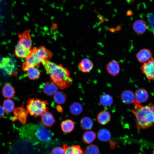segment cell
<instances>
[{"mask_svg":"<svg viewBox=\"0 0 154 154\" xmlns=\"http://www.w3.org/2000/svg\"><path fill=\"white\" fill-rule=\"evenodd\" d=\"M19 134L23 139L36 144L48 145L52 140L51 132L42 123L25 124L20 128Z\"/></svg>","mask_w":154,"mask_h":154,"instance_id":"cell-1","label":"cell"},{"mask_svg":"<svg viewBox=\"0 0 154 154\" xmlns=\"http://www.w3.org/2000/svg\"><path fill=\"white\" fill-rule=\"evenodd\" d=\"M46 72L49 74L52 82L61 89L69 87L72 84L68 70L61 65L57 64L45 60L42 62Z\"/></svg>","mask_w":154,"mask_h":154,"instance_id":"cell-2","label":"cell"},{"mask_svg":"<svg viewBox=\"0 0 154 154\" xmlns=\"http://www.w3.org/2000/svg\"><path fill=\"white\" fill-rule=\"evenodd\" d=\"M133 104L134 108L130 111L134 116L137 128L144 129L151 127L154 123V105L151 103L143 106L135 101Z\"/></svg>","mask_w":154,"mask_h":154,"instance_id":"cell-3","label":"cell"},{"mask_svg":"<svg viewBox=\"0 0 154 154\" xmlns=\"http://www.w3.org/2000/svg\"><path fill=\"white\" fill-rule=\"evenodd\" d=\"M52 56L50 51L43 46L35 48L31 50L29 56L26 58L22 69L26 72L28 68L35 67L44 60H48Z\"/></svg>","mask_w":154,"mask_h":154,"instance_id":"cell-4","label":"cell"},{"mask_svg":"<svg viewBox=\"0 0 154 154\" xmlns=\"http://www.w3.org/2000/svg\"><path fill=\"white\" fill-rule=\"evenodd\" d=\"M48 104L46 101L30 98L27 102L26 107L30 114L36 118L48 111V109L47 106Z\"/></svg>","mask_w":154,"mask_h":154,"instance_id":"cell-5","label":"cell"},{"mask_svg":"<svg viewBox=\"0 0 154 154\" xmlns=\"http://www.w3.org/2000/svg\"><path fill=\"white\" fill-rule=\"evenodd\" d=\"M0 70L9 76L15 75L17 70L15 60L10 56L2 58L0 61Z\"/></svg>","mask_w":154,"mask_h":154,"instance_id":"cell-6","label":"cell"},{"mask_svg":"<svg viewBox=\"0 0 154 154\" xmlns=\"http://www.w3.org/2000/svg\"><path fill=\"white\" fill-rule=\"evenodd\" d=\"M19 37V40L17 45L23 49L31 51L32 41L29 31H26L20 34Z\"/></svg>","mask_w":154,"mask_h":154,"instance_id":"cell-7","label":"cell"},{"mask_svg":"<svg viewBox=\"0 0 154 154\" xmlns=\"http://www.w3.org/2000/svg\"><path fill=\"white\" fill-rule=\"evenodd\" d=\"M141 68L142 72L147 78L154 82V58L143 63Z\"/></svg>","mask_w":154,"mask_h":154,"instance_id":"cell-8","label":"cell"},{"mask_svg":"<svg viewBox=\"0 0 154 154\" xmlns=\"http://www.w3.org/2000/svg\"><path fill=\"white\" fill-rule=\"evenodd\" d=\"M40 88L45 94L49 96L54 95L57 92V86L52 82H46L40 86Z\"/></svg>","mask_w":154,"mask_h":154,"instance_id":"cell-9","label":"cell"},{"mask_svg":"<svg viewBox=\"0 0 154 154\" xmlns=\"http://www.w3.org/2000/svg\"><path fill=\"white\" fill-rule=\"evenodd\" d=\"M28 114L27 110L23 106L16 108L14 111V114L15 117L23 124H25L26 122Z\"/></svg>","mask_w":154,"mask_h":154,"instance_id":"cell-10","label":"cell"},{"mask_svg":"<svg viewBox=\"0 0 154 154\" xmlns=\"http://www.w3.org/2000/svg\"><path fill=\"white\" fill-rule=\"evenodd\" d=\"M106 69L108 72L111 75L116 76L120 71L119 64L116 60H111L106 64Z\"/></svg>","mask_w":154,"mask_h":154,"instance_id":"cell-11","label":"cell"},{"mask_svg":"<svg viewBox=\"0 0 154 154\" xmlns=\"http://www.w3.org/2000/svg\"><path fill=\"white\" fill-rule=\"evenodd\" d=\"M134 94L135 102L140 104L146 102L149 97L147 91L143 88H140L137 90Z\"/></svg>","mask_w":154,"mask_h":154,"instance_id":"cell-12","label":"cell"},{"mask_svg":"<svg viewBox=\"0 0 154 154\" xmlns=\"http://www.w3.org/2000/svg\"><path fill=\"white\" fill-rule=\"evenodd\" d=\"M120 99L122 102L125 104H133L135 101L134 93L129 90L122 92L121 94Z\"/></svg>","mask_w":154,"mask_h":154,"instance_id":"cell-13","label":"cell"},{"mask_svg":"<svg viewBox=\"0 0 154 154\" xmlns=\"http://www.w3.org/2000/svg\"><path fill=\"white\" fill-rule=\"evenodd\" d=\"M152 56V52L149 49L144 48L137 53L136 57L138 61L143 63L150 60Z\"/></svg>","mask_w":154,"mask_h":154,"instance_id":"cell-14","label":"cell"},{"mask_svg":"<svg viewBox=\"0 0 154 154\" xmlns=\"http://www.w3.org/2000/svg\"><path fill=\"white\" fill-rule=\"evenodd\" d=\"M78 67L80 70L83 73L90 72L93 69L94 64L89 59L84 58L82 59L78 64Z\"/></svg>","mask_w":154,"mask_h":154,"instance_id":"cell-15","label":"cell"},{"mask_svg":"<svg viewBox=\"0 0 154 154\" xmlns=\"http://www.w3.org/2000/svg\"><path fill=\"white\" fill-rule=\"evenodd\" d=\"M41 121L44 125L48 127H51L55 123V120L53 115L48 111L41 116Z\"/></svg>","mask_w":154,"mask_h":154,"instance_id":"cell-16","label":"cell"},{"mask_svg":"<svg viewBox=\"0 0 154 154\" xmlns=\"http://www.w3.org/2000/svg\"><path fill=\"white\" fill-rule=\"evenodd\" d=\"M111 116L110 113L107 111H102L98 114L97 119L98 123L101 125H105L110 121Z\"/></svg>","mask_w":154,"mask_h":154,"instance_id":"cell-17","label":"cell"},{"mask_svg":"<svg viewBox=\"0 0 154 154\" xmlns=\"http://www.w3.org/2000/svg\"><path fill=\"white\" fill-rule=\"evenodd\" d=\"M65 154H84V152L79 145L69 146L64 144L63 146Z\"/></svg>","mask_w":154,"mask_h":154,"instance_id":"cell-18","label":"cell"},{"mask_svg":"<svg viewBox=\"0 0 154 154\" xmlns=\"http://www.w3.org/2000/svg\"><path fill=\"white\" fill-rule=\"evenodd\" d=\"M133 27L134 31L138 34L144 33L147 29V24L141 20H138L135 22Z\"/></svg>","mask_w":154,"mask_h":154,"instance_id":"cell-19","label":"cell"},{"mask_svg":"<svg viewBox=\"0 0 154 154\" xmlns=\"http://www.w3.org/2000/svg\"><path fill=\"white\" fill-rule=\"evenodd\" d=\"M2 92L3 96L7 98H13L15 93L13 87L9 84H6L4 86L2 89Z\"/></svg>","mask_w":154,"mask_h":154,"instance_id":"cell-20","label":"cell"},{"mask_svg":"<svg viewBox=\"0 0 154 154\" xmlns=\"http://www.w3.org/2000/svg\"><path fill=\"white\" fill-rule=\"evenodd\" d=\"M80 125L82 129L84 130H88L93 127V122L92 119L89 117H84L81 119Z\"/></svg>","mask_w":154,"mask_h":154,"instance_id":"cell-21","label":"cell"},{"mask_svg":"<svg viewBox=\"0 0 154 154\" xmlns=\"http://www.w3.org/2000/svg\"><path fill=\"white\" fill-rule=\"evenodd\" d=\"M61 127L62 131L66 133L71 132L74 129V124L71 120L67 119L62 121Z\"/></svg>","mask_w":154,"mask_h":154,"instance_id":"cell-22","label":"cell"},{"mask_svg":"<svg viewBox=\"0 0 154 154\" xmlns=\"http://www.w3.org/2000/svg\"><path fill=\"white\" fill-rule=\"evenodd\" d=\"M26 72L29 78L31 80L38 79L40 75V71L35 67L28 68Z\"/></svg>","mask_w":154,"mask_h":154,"instance_id":"cell-23","label":"cell"},{"mask_svg":"<svg viewBox=\"0 0 154 154\" xmlns=\"http://www.w3.org/2000/svg\"><path fill=\"white\" fill-rule=\"evenodd\" d=\"M98 137L100 141H107L109 140L111 138V134L110 131L106 129H100L98 133Z\"/></svg>","mask_w":154,"mask_h":154,"instance_id":"cell-24","label":"cell"},{"mask_svg":"<svg viewBox=\"0 0 154 154\" xmlns=\"http://www.w3.org/2000/svg\"><path fill=\"white\" fill-rule=\"evenodd\" d=\"M70 111L71 113L74 116L80 115L83 111L82 105L78 102H74L70 106Z\"/></svg>","mask_w":154,"mask_h":154,"instance_id":"cell-25","label":"cell"},{"mask_svg":"<svg viewBox=\"0 0 154 154\" xmlns=\"http://www.w3.org/2000/svg\"><path fill=\"white\" fill-rule=\"evenodd\" d=\"M99 102L100 104L104 106H108L111 105L113 102L112 97L110 95L104 94L100 97Z\"/></svg>","mask_w":154,"mask_h":154,"instance_id":"cell-26","label":"cell"},{"mask_svg":"<svg viewBox=\"0 0 154 154\" xmlns=\"http://www.w3.org/2000/svg\"><path fill=\"white\" fill-rule=\"evenodd\" d=\"M53 99L56 103L62 104L66 101V94L62 91H57L54 95Z\"/></svg>","mask_w":154,"mask_h":154,"instance_id":"cell-27","label":"cell"},{"mask_svg":"<svg viewBox=\"0 0 154 154\" xmlns=\"http://www.w3.org/2000/svg\"><path fill=\"white\" fill-rule=\"evenodd\" d=\"M96 136V134L94 132L92 131H86L84 133L82 139L85 143L90 144L94 141Z\"/></svg>","mask_w":154,"mask_h":154,"instance_id":"cell-28","label":"cell"},{"mask_svg":"<svg viewBox=\"0 0 154 154\" xmlns=\"http://www.w3.org/2000/svg\"><path fill=\"white\" fill-rule=\"evenodd\" d=\"M31 51L23 49L17 45L15 48V54L18 58H26L29 54Z\"/></svg>","mask_w":154,"mask_h":154,"instance_id":"cell-29","label":"cell"},{"mask_svg":"<svg viewBox=\"0 0 154 154\" xmlns=\"http://www.w3.org/2000/svg\"><path fill=\"white\" fill-rule=\"evenodd\" d=\"M3 106L4 110L9 113H11L15 110L14 103L10 99L5 100L3 102Z\"/></svg>","mask_w":154,"mask_h":154,"instance_id":"cell-30","label":"cell"},{"mask_svg":"<svg viewBox=\"0 0 154 154\" xmlns=\"http://www.w3.org/2000/svg\"><path fill=\"white\" fill-rule=\"evenodd\" d=\"M147 28L154 34V12L147 16Z\"/></svg>","mask_w":154,"mask_h":154,"instance_id":"cell-31","label":"cell"},{"mask_svg":"<svg viewBox=\"0 0 154 154\" xmlns=\"http://www.w3.org/2000/svg\"><path fill=\"white\" fill-rule=\"evenodd\" d=\"M99 149L98 147L94 144L88 146L85 150V154H99Z\"/></svg>","mask_w":154,"mask_h":154,"instance_id":"cell-32","label":"cell"},{"mask_svg":"<svg viewBox=\"0 0 154 154\" xmlns=\"http://www.w3.org/2000/svg\"><path fill=\"white\" fill-rule=\"evenodd\" d=\"M51 154H65V151L63 148L56 147L52 149Z\"/></svg>","mask_w":154,"mask_h":154,"instance_id":"cell-33","label":"cell"},{"mask_svg":"<svg viewBox=\"0 0 154 154\" xmlns=\"http://www.w3.org/2000/svg\"><path fill=\"white\" fill-rule=\"evenodd\" d=\"M3 108L0 105V119L5 114V111Z\"/></svg>","mask_w":154,"mask_h":154,"instance_id":"cell-34","label":"cell"},{"mask_svg":"<svg viewBox=\"0 0 154 154\" xmlns=\"http://www.w3.org/2000/svg\"><path fill=\"white\" fill-rule=\"evenodd\" d=\"M56 109L57 111L59 112H62L63 111L62 108L60 105H57L56 107Z\"/></svg>","mask_w":154,"mask_h":154,"instance_id":"cell-35","label":"cell"},{"mask_svg":"<svg viewBox=\"0 0 154 154\" xmlns=\"http://www.w3.org/2000/svg\"><path fill=\"white\" fill-rule=\"evenodd\" d=\"M131 11H127V15H131Z\"/></svg>","mask_w":154,"mask_h":154,"instance_id":"cell-36","label":"cell"},{"mask_svg":"<svg viewBox=\"0 0 154 154\" xmlns=\"http://www.w3.org/2000/svg\"><path fill=\"white\" fill-rule=\"evenodd\" d=\"M135 154H142L140 153H136Z\"/></svg>","mask_w":154,"mask_h":154,"instance_id":"cell-37","label":"cell"},{"mask_svg":"<svg viewBox=\"0 0 154 154\" xmlns=\"http://www.w3.org/2000/svg\"><path fill=\"white\" fill-rule=\"evenodd\" d=\"M153 154H154V151H153Z\"/></svg>","mask_w":154,"mask_h":154,"instance_id":"cell-38","label":"cell"},{"mask_svg":"<svg viewBox=\"0 0 154 154\" xmlns=\"http://www.w3.org/2000/svg\"><path fill=\"white\" fill-rule=\"evenodd\" d=\"M131 0V1H132V0Z\"/></svg>","mask_w":154,"mask_h":154,"instance_id":"cell-39","label":"cell"}]
</instances>
